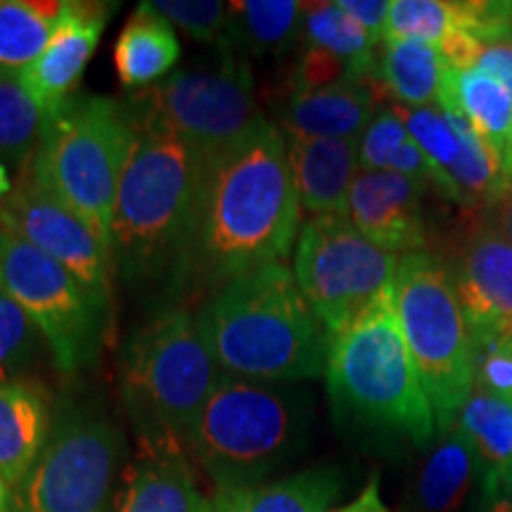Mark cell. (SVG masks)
I'll return each mask as SVG.
<instances>
[{
	"label": "cell",
	"mask_w": 512,
	"mask_h": 512,
	"mask_svg": "<svg viewBox=\"0 0 512 512\" xmlns=\"http://www.w3.org/2000/svg\"><path fill=\"white\" fill-rule=\"evenodd\" d=\"M302 204L285 136L266 117L204 166L190 278L207 285L283 264L299 238Z\"/></svg>",
	"instance_id": "6da1fadb"
},
{
	"label": "cell",
	"mask_w": 512,
	"mask_h": 512,
	"mask_svg": "<svg viewBox=\"0 0 512 512\" xmlns=\"http://www.w3.org/2000/svg\"><path fill=\"white\" fill-rule=\"evenodd\" d=\"M133 140L112 216V261L133 285H183L190 278L204 159L138 102Z\"/></svg>",
	"instance_id": "7a4b0ae2"
},
{
	"label": "cell",
	"mask_w": 512,
	"mask_h": 512,
	"mask_svg": "<svg viewBox=\"0 0 512 512\" xmlns=\"http://www.w3.org/2000/svg\"><path fill=\"white\" fill-rule=\"evenodd\" d=\"M197 318L226 375L273 384L325 375L330 335L285 264L228 280Z\"/></svg>",
	"instance_id": "3957f363"
},
{
	"label": "cell",
	"mask_w": 512,
	"mask_h": 512,
	"mask_svg": "<svg viewBox=\"0 0 512 512\" xmlns=\"http://www.w3.org/2000/svg\"><path fill=\"white\" fill-rule=\"evenodd\" d=\"M325 380L337 418L358 430L420 448L439 437L430 399L403 342L394 283L330 337Z\"/></svg>",
	"instance_id": "277c9868"
},
{
	"label": "cell",
	"mask_w": 512,
	"mask_h": 512,
	"mask_svg": "<svg viewBox=\"0 0 512 512\" xmlns=\"http://www.w3.org/2000/svg\"><path fill=\"white\" fill-rule=\"evenodd\" d=\"M223 375L200 318L185 309H166L133 332L121 358V399L140 448L185 451Z\"/></svg>",
	"instance_id": "5b68a950"
},
{
	"label": "cell",
	"mask_w": 512,
	"mask_h": 512,
	"mask_svg": "<svg viewBox=\"0 0 512 512\" xmlns=\"http://www.w3.org/2000/svg\"><path fill=\"white\" fill-rule=\"evenodd\" d=\"M309 396L290 384L223 375L202 408L188 448L216 489L264 484L306 448Z\"/></svg>",
	"instance_id": "8992f818"
},
{
	"label": "cell",
	"mask_w": 512,
	"mask_h": 512,
	"mask_svg": "<svg viewBox=\"0 0 512 512\" xmlns=\"http://www.w3.org/2000/svg\"><path fill=\"white\" fill-rule=\"evenodd\" d=\"M133 140V112L105 95H79L46 117L29 171L76 211L112 254V216Z\"/></svg>",
	"instance_id": "52a82bcc"
},
{
	"label": "cell",
	"mask_w": 512,
	"mask_h": 512,
	"mask_svg": "<svg viewBox=\"0 0 512 512\" xmlns=\"http://www.w3.org/2000/svg\"><path fill=\"white\" fill-rule=\"evenodd\" d=\"M394 309L437 432L444 434L475 389V342L451 273L437 254L420 249L399 256Z\"/></svg>",
	"instance_id": "ba28073f"
},
{
	"label": "cell",
	"mask_w": 512,
	"mask_h": 512,
	"mask_svg": "<svg viewBox=\"0 0 512 512\" xmlns=\"http://www.w3.org/2000/svg\"><path fill=\"white\" fill-rule=\"evenodd\" d=\"M124 439L110 420L62 406L41 456L12 491V512H110Z\"/></svg>",
	"instance_id": "9c48e42d"
},
{
	"label": "cell",
	"mask_w": 512,
	"mask_h": 512,
	"mask_svg": "<svg viewBox=\"0 0 512 512\" xmlns=\"http://www.w3.org/2000/svg\"><path fill=\"white\" fill-rule=\"evenodd\" d=\"M0 292L27 313L64 375H79L93 366L110 311L67 268L3 228Z\"/></svg>",
	"instance_id": "30bf717a"
},
{
	"label": "cell",
	"mask_w": 512,
	"mask_h": 512,
	"mask_svg": "<svg viewBox=\"0 0 512 512\" xmlns=\"http://www.w3.org/2000/svg\"><path fill=\"white\" fill-rule=\"evenodd\" d=\"M396 266L399 256L373 245L349 216H313L294 252V278L330 337L392 287Z\"/></svg>",
	"instance_id": "8fae6325"
},
{
	"label": "cell",
	"mask_w": 512,
	"mask_h": 512,
	"mask_svg": "<svg viewBox=\"0 0 512 512\" xmlns=\"http://www.w3.org/2000/svg\"><path fill=\"white\" fill-rule=\"evenodd\" d=\"M136 102L174 128L207 162L264 119L247 62L228 50L214 64L178 69Z\"/></svg>",
	"instance_id": "7c38bea8"
},
{
	"label": "cell",
	"mask_w": 512,
	"mask_h": 512,
	"mask_svg": "<svg viewBox=\"0 0 512 512\" xmlns=\"http://www.w3.org/2000/svg\"><path fill=\"white\" fill-rule=\"evenodd\" d=\"M0 228L67 268L102 309L110 311L112 254L76 211L36 181L29 166L3 202Z\"/></svg>",
	"instance_id": "4fadbf2b"
},
{
	"label": "cell",
	"mask_w": 512,
	"mask_h": 512,
	"mask_svg": "<svg viewBox=\"0 0 512 512\" xmlns=\"http://www.w3.org/2000/svg\"><path fill=\"white\" fill-rule=\"evenodd\" d=\"M441 259V256H439ZM444 266L456 285L477 347L508 342L512 328V245L486 211H465Z\"/></svg>",
	"instance_id": "5bb4252c"
},
{
	"label": "cell",
	"mask_w": 512,
	"mask_h": 512,
	"mask_svg": "<svg viewBox=\"0 0 512 512\" xmlns=\"http://www.w3.org/2000/svg\"><path fill=\"white\" fill-rule=\"evenodd\" d=\"M114 8V3L64 0V10L46 50L19 74L24 88L34 95L46 117L76 95L81 76L98 48Z\"/></svg>",
	"instance_id": "9a60e30c"
},
{
	"label": "cell",
	"mask_w": 512,
	"mask_h": 512,
	"mask_svg": "<svg viewBox=\"0 0 512 512\" xmlns=\"http://www.w3.org/2000/svg\"><path fill=\"white\" fill-rule=\"evenodd\" d=\"M430 183L392 171H358L349 192V221L384 252L396 256L427 245L422 197Z\"/></svg>",
	"instance_id": "2e32d148"
},
{
	"label": "cell",
	"mask_w": 512,
	"mask_h": 512,
	"mask_svg": "<svg viewBox=\"0 0 512 512\" xmlns=\"http://www.w3.org/2000/svg\"><path fill=\"white\" fill-rule=\"evenodd\" d=\"M377 98L366 81L325 88H292L280 107L287 138L361 140L375 119Z\"/></svg>",
	"instance_id": "e0dca14e"
},
{
	"label": "cell",
	"mask_w": 512,
	"mask_h": 512,
	"mask_svg": "<svg viewBox=\"0 0 512 512\" xmlns=\"http://www.w3.org/2000/svg\"><path fill=\"white\" fill-rule=\"evenodd\" d=\"M294 190L311 216H347L349 192L361 171L358 140L287 138Z\"/></svg>",
	"instance_id": "ac0fdd59"
},
{
	"label": "cell",
	"mask_w": 512,
	"mask_h": 512,
	"mask_svg": "<svg viewBox=\"0 0 512 512\" xmlns=\"http://www.w3.org/2000/svg\"><path fill=\"white\" fill-rule=\"evenodd\" d=\"M110 512H214L183 451L140 448L126 467Z\"/></svg>",
	"instance_id": "d6986e66"
},
{
	"label": "cell",
	"mask_w": 512,
	"mask_h": 512,
	"mask_svg": "<svg viewBox=\"0 0 512 512\" xmlns=\"http://www.w3.org/2000/svg\"><path fill=\"white\" fill-rule=\"evenodd\" d=\"M53 422L50 401L41 387L0 380V477L12 491L41 456Z\"/></svg>",
	"instance_id": "ffe728a7"
},
{
	"label": "cell",
	"mask_w": 512,
	"mask_h": 512,
	"mask_svg": "<svg viewBox=\"0 0 512 512\" xmlns=\"http://www.w3.org/2000/svg\"><path fill=\"white\" fill-rule=\"evenodd\" d=\"M482 489V467L470 439L458 430L439 434L437 446L415 477L411 512H463L472 491Z\"/></svg>",
	"instance_id": "44dd1931"
},
{
	"label": "cell",
	"mask_w": 512,
	"mask_h": 512,
	"mask_svg": "<svg viewBox=\"0 0 512 512\" xmlns=\"http://www.w3.org/2000/svg\"><path fill=\"white\" fill-rule=\"evenodd\" d=\"M181 41L152 3H140L114 43V69L126 88H147L174 74Z\"/></svg>",
	"instance_id": "7402d4cb"
},
{
	"label": "cell",
	"mask_w": 512,
	"mask_h": 512,
	"mask_svg": "<svg viewBox=\"0 0 512 512\" xmlns=\"http://www.w3.org/2000/svg\"><path fill=\"white\" fill-rule=\"evenodd\" d=\"M342 494V475L313 467L247 489H214V512H330Z\"/></svg>",
	"instance_id": "603a6c76"
},
{
	"label": "cell",
	"mask_w": 512,
	"mask_h": 512,
	"mask_svg": "<svg viewBox=\"0 0 512 512\" xmlns=\"http://www.w3.org/2000/svg\"><path fill=\"white\" fill-rule=\"evenodd\" d=\"M446 64L439 50L420 41H384L377 53L375 72L366 83L377 100L392 105L430 107L439 102Z\"/></svg>",
	"instance_id": "cb8c5ba5"
},
{
	"label": "cell",
	"mask_w": 512,
	"mask_h": 512,
	"mask_svg": "<svg viewBox=\"0 0 512 512\" xmlns=\"http://www.w3.org/2000/svg\"><path fill=\"white\" fill-rule=\"evenodd\" d=\"M304 5L294 0H242L228 5L221 50L233 55H283L302 38Z\"/></svg>",
	"instance_id": "d4e9b609"
},
{
	"label": "cell",
	"mask_w": 512,
	"mask_h": 512,
	"mask_svg": "<svg viewBox=\"0 0 512 512\" xmlns=\"http://www.w3.org/2000/svg\"><path fill=\"white\" fill-rule=\"evenodd\" d=\"M437 105L463 117L472 131L503 152L512 128V95L494 76L477 72L444 69Z\"/></svg>",
	"instance_id": "484cf974"
},
{
	"label": "cell",
	"mask_w": 512,
	"mask_h": 512,
	"mask_svg": "<svg viewBox=\"0 0 512 512\" xmlns=\"http://www.w3.org/2000/svg\"><path fill=\"white\" fill-rule=\"evenodd\" d=\"M456 427L475 448L482 484H498L512 465V399L472 389L460 408Z\"/></svg>",
	"instance_id": "4316f807"
},
{
	"label": "cell",
	"mask_w": 512,
	"mask_h": 512,
	"mask_svg": "<svg viewBox=\"0 0 512 512\" xmlns=\"http://www.w3.org/2000/svg\"><path fill=\"white\" fill-rule=\"evenodd\" d=\"M64 0H0V76L29 69L57 27Z\"/></svg>",
	"instance_id": "83f0119b"
},
{
	"label": "cell",
	"mask_w": 512,
	"mask_h": 512,
	"mask_svg": "<svg viewBox=\"0 0 512 512\" xmlns=\"http://www.w3.org/2000/svg\"><path fill=\"white\" fill-rule=\"evenodd\" d=\"M358 164L363 171H392L434 185V171L403 126L399 114L384 107L358 140Z\"/></svg>",
	"instance_id": "f1b7e54d"
},
{
	"label": "cell",
	"mask_w": 512,
	"mask_h": 512,
	"mask_svg": "<svg viewBox=\"0 0 512 512\" xmlns=\"http://www.w3.org/2000/svg\"><path fill=\"white\" fill-rule=\"evenodd\" d=\"M302 38L306 48H320L356 64L366 79L375 72L377 38L368 34L354 17L339 8V3L304 5Z\"/></svg>",
	"instance_id": "f546056e"
},
{
	"label": "cell",
	"mask_w": 512,
	"mask_h": 512,
	"mask_svg": "<svg viewBox=\"0 0 512 512\" xmlns=\"http://www.w3.org/2000/svg\"><path fill=\"white\" fill-rule=\"evenodd\" d=\"M46 112L19 76H0V152L17 166H29L41 143Z\"/></svg>",
	"instance_id": "4dcf8cb0"
},
{
	"label": "cell",
	"mask_w": 512,
	"mask_h": 512,
	"mask_svg": "<svg viewBox=\"0 0 512 512\" xmlns=\"http://www.w3.org/2000/svg\"><path fill=\"white\" fill-rule=\"evenodd\" d=\"M389 110L399 114L403 126L408 128L415 145L427 157L434 171V188H441L444 174L458 162L463 138H460L458 114L444 110L441 105L430 107H403L389 105Z\"/></svg>",
	"instance_id": "1f68e13d"
},
{
	"label": "cell",
	"mask_w": 512,
	"mask_h": 512,
	"mask_svg": "<svg viewBox=\"0 0 512 512\" xmlns=\"http://www.w3.org/2000/svg\"><path fill=\"white\" fill-rule=\"evenodd\" d=\"M458 29L456 0H394L389 5L384 41H420L437 48Z\"/></svg>",
	"instance_id": "d6a6232c"
},
{
	"label": "cell",
	"mask_w": 512,
	"mask_h": 512,
	"mask_svg": "<svg viewBox=\"0 0 512 512\" xmlns=\"http://www.w3.org/2000/svg\"><path fill=\"white\" fill-rule=\"evenodd\" d=\"M159 15L174 29L200 43L223 48L228 29V5L219 0H155Z\"/></svg>",
	"instance_id": "836d02e7"
},
{
	"label": "cell",
	"mask_w": 512,
	"mask_h": 512,
	"mask_svg": "<svg viewBox=\"0 0 512 512\" xmlns=\"http://www.w3.org/2000/svg\"><path fill=\"white\" fill-rule=\"evenodd\" d=\"M458 29L484 46L512 43V3L508 0H456Z\"/></svg>",
	"instance_id": "e575fe53"
},
{
	"label": "cell",
	"mask_w": 512,
	"mask_h": 512,
	"mask_svg": "<svg viewBox=\"0 0 512 512\" xmlns=\"http://www.w3.org/2000/svg\"><path fill=\"white\" fill-rule=\"evenodd\" d=\"M38 330L27 313L0 292V370L24 366L34 356Z\"/></svg>",
	"instance_id": "d590c367"
},
{
	"label": "cell",
	"mask_w": 512,
	"mask_h": 512,
	"mask_svg": "<svg viewBox=\"0 0 512 512\" xmlns=\"http://www.w3.org/2000/svg\"><path fill=\"white\" fill-rule=\"evenodd\" d=\"M349 81H366V74L356 64L320 48H306L294 72V88H325Z\"/></svg>",
	"instance_id": "8d00e7d4"
},
{
	"label": "cell",
	"mask_w": 512,
	"mask_h": 512,
	"mask_svg": "<svg viewBox=\"0 0 512 512\" xmlns=\"http://www.w3.org/2000/svg\"><path fill=\"white\" fill-rule=\"evenodd\" d=\"M475 387L512 399V344L491 342L475 349Z\"/></svg>",
	"instance_id": "74e56055"
},
{
	"label": "cell",
	"mask_w": 512,
	"mask_h": 512,
	"mask_svg": "<svg viewBox=\"0 0 512 512\" xmlns=\"http://www.w3.org/2000/svg\"><path fill=\"white\" fill-rule=\"evenodd\" d=\"M389 5L392 3H387V0H339V8L347 12L349 17H354L377 41L384 36Z\"/></svg>",
	"instance_id": "f35d334b"
},
{
	"label": "cell",
	"mask_w": 512,
	"mask_h": 512,
	"mask_svg": "<svg viewBox=\"0 0 512 512\" xmlns=\"http://www.w3.org/2000/svg\"><path fill=\"white\" fill-rule=\"evenodd\" d=\"M477 72L494 76L498 83L512 95V43H494L486 46L477 62Z\"/></svg>",
	"instance_id": "ab89813d"
},
{
	"label": "cell",
	"mask_w": 512,
	"mask_h": 512,
	"mask_svg": "<svg viewBox=\"0 0 512 512\" xmlns=\"http://www.w3.org/2000/svg\"><path fill=\"white\" fill-rule=\"evenodd\" d=\"M330 512H389L387 505L382 501V494H380V477L373 475L370 477V482L366 484V489L358 494L354 501L342 505V508H335Z\"/></svg>",
	"instance_id": "60d3db41"
},
{
	"label": "cell",
	"mask_w": 512,
	"mask_h": 512,
	"mask_svg": "<svg viewBox=\"0 0 512 512\" xmlns=\"http://www.w3.org/2000/svg\"><path fill=\"white\" fill-rule=\"evenodd\" d=\"M486 214H489V219L494 221V226L501 230L505 240L512 245V185L503 192L501 197H498V202L486 211Z\"/></svg>",
	"instance_id": "b9f144b4"
},
{
	"label": "cell",
	"mask_w": 512,
	"mask_h": 512,
	"mask_svg": "<svg viewBox=\"0 0 512 512\" xmlns=\"http://www.w3.org/2000/svg\"><path fill=\"white\" fill-rule=\"evenodd\" d=\"M477 512H512V501L503 494L501 484H482Z\"/></svg>",
	"instance_id": "7bdbcfd3"
},
{
	"label": "cell",
	"mask_w": 512,
	"mask_h": 512,
	"mask_svg": "<svg viewBox=\"0 0 512 512\" xmlns=\"http://www.w3.org/2000/svg\"><path fill=\"white\" fill-rule=\"evenodd\" d=\"M503 171H505V178H508L512 185V128L508 133V140H505L503 145Z\"/></svg>",
	"instance_id": "ee69618b"
},
{
	"label": "cell",
	"mask_w": 512,
	"mask_h": 512,
	"mask_svg": "<svg viewBox=\"0 0 512 512\" xmlns=\"http://www.w3.org/2000/svg\"><path fill=\"white\" fill-rule=\"evenodd\" d=\"M12 188H15V183L10 181V174H8V169H5V164L0 162V202H3L5 197L10 195Z\"/></svg>",
	"instance_id": "f6af8a7d"
},
{
	"label": "cell",
	"mask_w": 512,
	"mask_h": 512,
	"mask_svg": "<svg viewBox=\"0 0 512 512\" xmlns=\"http://www.w3.org/2000/svg\"><path fill=\"white\" fill-rule=\"evenodd\" d=\"M0 512H12V489L0 477Z\"/></svg>",
	"instance_id": "bcb514c9"
},
{
	"label": "cell",
	"mask_w": 512,
	"mask_h": 512,
	"mask_svg": "<svg viewBox=\"0 0 512 512\" xmlns=\"http://www.w3.org/2000/svg\"><path fill=\"white\" fill-rule=\"evenodd\" d=\"M498 484H501L503 494H505V496H508V498H510V501H512V465L508 467V470H505V475L501 477V482H498Z\"/></svg>",
	"instance_id": "7dc6e473"
},
{
	"label": "cell",
	"mask_w": 512,
	"mask_h": 512,
	"mask_svg": "<svg viewBox=\"0 0 512 512\" xmlns=\"http://www.w3.org/2000/svg\"><path fill=\"white\" fill-rule=\"evenodd\" d=\"M401 512H411V510H408V508H403V510H401Z\"/></svg>",
	"instance_id": "c3c4849f"
}]
</instances>
